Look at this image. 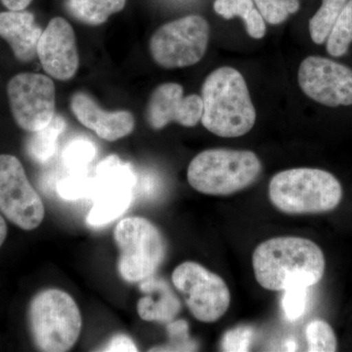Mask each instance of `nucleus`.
<instances>
[{
  "label": "nucleus",
  "mask_w": 352,
  "mask_h": 352,
  "mask_svg": "<svg viewBox=\"0 0 352 352\" xmlns=\"http://www.w3.org/2000/svg\"><path fill=\"white\" fill-rule=\"evenodd\" d=\"M325 264L320 248L302 237L271 238L252 254L256 281L272 292L314 286L323 277Z\"/></svg>",
  "instance_id": "1"
},
{
  "label": "nucleus",
  "mask_w": 352,
  "mask_h": 352,
  "mask_svg": "<svg viewBox=\"0 0 352 352\" xmlns=\"http://www.w3.org/2000/svg\"><path fill=\"white\" fill-rule=\"evenodd\" d=\"M201 122L220 138H240L252 131L256 112L244 76L231 67H220L206 78L201 87Z\"/></svg>",
  "instance_id": "2"
},
{
  "label": "nucleus",
  "mask_w": 352,
  "mask_h": 352,
  "mask_svg": "<svg viewBox=\"0 0 352 352\" xmlns=\"http://www.w3.org/2000/svg\"><path fill=\"white\" fill-rule=\"evenodd\" d=\"M270 198L287 214H315L339 206L342 188L339 180L319 168H291L278 173L270 183Z\"/></svg>",
  "instance_id": "3"
},
{
  "label": "nucleus",
  "mask_w": 352,
  "mask_h": 352,
  "mask_svg": "<svg viewBox=\"0 0 352 352\" xmlns=\"http://www.w3.org/2000/svg\"><path fill=\"white\" fill-rule=\"evenodd\" d=\"M261 171L263 164L254 152L219 148L197 155L189 164L187 180L201 194L227 196L251 186Z\"/></svg>",
  "instance_id": "4"
},
{
  "label": "nucleus",
  "mask_w": 352,
  "mask_h": 352,
  "mask_svg": "<svg viewBox=\"0 0 352 352\" xmlns=\"http://www.w3.org/2000/svg\"><path fill=\"white\" fill-rule=\"evenodd\" d=\"M28 320L32 342L41 351H68L82 331L80 308L62 289H47L36 294L30 302Z\"/></svg>",
  "instance_id": "5"
},
{
  "label": "nucleus",
  "mask_w": 352,
  "mask_h": 352,
  "mask_svg": "<svg viewBox=\"0 0 352 352\" xmlns=\"http://www.w3.org/2000/svg\"><path fill=\"white\" fill-rule=\"evenodd\" d=\"M120 250L118 270L129 283H136L153 276L163 263L166 245L156 226L144 217L122 219L113 231Z\"/></svg>",
  "instance_id": "6"
},
{
  "label": "nucleus",
  "mask_w": 352,
  "mask_h": 352,
  "mask_svg": "<svg viewBox=\"0 0 352 352\" xmlns=\"http://www.w3.org/2000/svg\"><path fill=\"white\" fill-rule=\"evenodd\" d=\"M210 25L200 15H189L166 23L150 39L154 61L164 69L193 66L208 50Z\"/></svg>",
  "instance_id": "7"
},
{
  "label": "nucleus",
  "mask_w": 352,
  "mask_h": 352,
  "mask_svg": "<svg viewBox=\"0 0 352 352\" xmlns=\"http://www.w3.org/2000/svg\"><path fill=\"white\" fill-rule=\"evenodd\" d=\"M173 283L197 320L214 323L228 310L230 291L219 275L194 261H185L173 271Z\"/></svg>",
  "instance_id": "8"
},
{
  "label": "nucleus",
  "mask_w": 352,
  "mask_h": 352,
  "mask_svg": "<svg viewBox=\"0 0 352 352\" xmlns=\"http://www.w3.org/2000/svg\"><path fill=\"white\" fill-rule=\"evenodd\" d=\"M0 212L25 231L41 226L45 208L32 186L24 166L15 156L0 155Z\"/></svg>",
  "instance_id": "9"
},
{
  "label": "nucleus",
  "mask_w": 352,
  "mask_h": 352,
  "mask_svg": "<svg viewBox=\"0 0 352 352\" xmlns=\"http://www.w3.org/2000/svg\"><path fill=\"white\" fill-rule=\"evenodd\" d=\"M9 105L16 124L25 131L47 126L55 113V85L48 76L22 73L7 85Z\"/></svg>",
  "instance_id": "10"
},
{
  "label": "nucleus",
  "mask_w": 352,
  "mask_h": 352,
  "mask_svg": "<svg viewBox=\"0 0 352 352\" xmlns=\"http://www.w3.org/2000/svg\"><path fill=\"white\" fill-rule=\"evenodd\" d=\"M298 80L303 94L322 105H352V69L344 65L324 57L305 58Z\"/></svg>",
  "instance_id": "11"
},
{
  "label": "nucleus",
  "mask_w": 352,
  "mask_h": 352,
  "mask_svg": "<svg viewBox=\"0 0 352 352\" xmlns=\"http://www.w3.org/2000/svg\"><path fill=\"white\" fill-rule=\"evenodd\" d=\"M43 69L58 80H69L78 69L76 34L68 21L55 17L48 23L38 44Z\"/></svg>",
  "instance_id": "12"
},
{
  "label": "nucleus",
  "mask_w": 352,
  "mask_h": 352,
  "mask_svg": "<svg viewBox=\"0 0 352 352\" xmlns=\"http://www.w3.org/2000/svg\"><path fill=\"white\" fill-rule=\"evenodd\" d=\"M146 116L148 124L155 131L164 129L170 122L193 127L203 116V99L196 94L184 96V90L178 83H163L153 91Z\"/></svg>",
  "instance_id": "13"
},
{
  "label": "nucleus",
  "mask_w": 352,
  "mask_h": 352,
  "mask_svg": "<svg viewBox=\"0 0 352 352\" xmlns=\"http://www.w3.org/2000/svg\"><path fill=\"white\" fill-rule=\"evenodd\" d=\"M72 112L78 122L91 129L98 138L117 141L126 138L135 126L133 115L129 111L108 112L99 107L96 101L85 92L78 91L71 98Z\"/></svg>",
  "instance_id": "14"
},
{
  "label": "nucleus",
  "mask_w": 352,
  "mask_h": 352,
  "mask_svg": "<svg viewBox=\"0 0 352 352\" xmlns=\"http://www.w3.org/2000/svg\"><path fill=\"white\" fill-rule=\"evenodd\" d=\"M43 29L29 11L0 12V38L10 45L14 56L20 62H31L38 55V44Z\"/></svg>",
  "instance_id": "15"
},
{
  "label": "nucleus",
  "mask_w": 352,
  "mask_h": 352,
  "mask_svg": "<svg viewBox=\"0 0 352 352\" xmlns=\"http://www.w3.org/2000/svg\"><path fill=\"white\" fill-rule=\"evenodd\" d=\"M144 296L138 300V312L142 320L170 323L182 310V303L166 280L153 276L140 281Z\"/></svg>",
  "instance_id": "16"
},
{
  "label": "nucleus",
  "mask_w": 352,
  "mask_h": 352,
  "mask_svg": "<svg viewBox=\"0 0 352 352\" xmlns=\"http://www.w3.org/2000/svg\"><path fill=\"white\" fill-rule=\"evenodd\" d=\"M98 183V182H97ZM133 189L119 185L100 184L88 212L87 222L92 227H101L119 219L131 207Z\"/></svg>",
  "instance_id": "17"
},
{
  "label": "nucleus",
  "mask_w": 352,
  "mask_h": 352,
  "mask_svg": "<svg viewBox=\"0 0 352 352\" xmlns=\"http://www.w3.org/2000/svg\"><path fill=\"white\" fill-rule=\"evenodd\" d=\"M66 129V122L61 116L55 115L47 126L32 132L28 139L25 150L28 155L38 164L50 162L57 151L58 139Z\"/></svg>",
  "instance_id": "18"
},
{
  "label": "nucleus",
  "mask_w": 352,
  "mask_h": 352,
  "mask_svg": "<svg viewBox=\"0 0 352 352\" xmlns=\"http://www.w3.org/2000/svg\"><path fill=\"white\" fill-rule=\"evenodd\" d=\"M214 8L224 19L230 20L236 16L242 18L248 34L252 38L261 39L265 36V23L254 7V0H215Z\"/></svg>",
  "instance_id": "19"
},
{
  "label": "nucleus",
  "mask_w": 352,
  "mask_h": 352,
  "mask_svg": "<svg viewBox=\"0 0 352 352\" xmlns=\"http://www.w3.org/2000/svg\"><path fill=\"white\" fill-rule=\"evenodd\" d=\"M126 0H66L69 13L76 20L90 25L104 24L113 14L126 6Z\"/></svg>",
  "instance_id": "20"
},
{
  "label": "nucleus",
  "mask_w": 352,
  "mask_h": 352,
  "mask_svg": "<svg viewBox=\"0 0 352 352\" xmlns=\"http://www.w3.org/2000/svg\"><path fill=\"white\" fill-rule=\"evenodd\" d=\"M95 178L100 184L119 185L132 189L138 183V177L131 164L124 163L116 155L105 157L98 164Z\"/></svg>",
  "instance_id": "21"
},
{
  "label": "nucleus",
  "mask_w": 352,
  "mask_h": 352,
  "mask_svg": "<svg viewBox=\"0 0 352 352\" xmlns=\"http://www.w3.org/2000/svg\"><path fill=\"white\" fill-rule=\"evenodd\" d=\"M349 0H323L320 8L309 21V32L312 41L322 44L327 41L329 34L339 18Z\"/></svg>",
  "instance_id": "22"
},
{
  "label": "nucleus",
  "mask_w": 352,
  "mask_h": 352,
  "mask_svg": "<svg viewBox=\"0 0 352 352\" xmlns=\"http://www.w3.org/2000/svg\"><path fill=\"white\" fill-rule=\"evenodd\" d=\"M326 41L329 54L333 57L346 54L352 43V0L346 2Z\"/></svg>",
  "instance_id": "23"
},
{
  "label": "nucleus",
  "mask_w": 352,
  "mask_h": 352,
  "mask_svg": "<svg viewBox=\"0 0 352 352\" xmlns=\"http://www.w3.org/2000/svg\"><path fill=\"white\" fill-rule=\"evenodd\" d=\"M98 190L96 178L90 177L83 173H72L60 180L57 184L58 195L65 201H78L94 199Z\"/></svg>",
  "instance_id": "24"
},
{
  "label": "nucleus",
  "mask_w": 352,
  "mask_h": 352,
  "mask_svg": "<svg viewBox=\"0 0 352 352\" xmlns=\"http://www.w3.org/2000/svg\"><path fill=\"white\" fill-rule=\"evenodd\" d=\"M96 147L87 139H75L65 147L62 160L72 173H82L96 156Z\"/></svg>",
  "instance_id": "25"
},
{
  "label": "nucleus",
  "mask_w": 352,
  "mask_h": 352,
  "mask_svg": "<svg viewBox=\"0 0 352 352\" xmlns=\"http://www.w3.org/2000/svg\"><path fill=\"white\" fill-rule=\"evenodd\" d=\"M308 351L333 352L337 351L338 342L332 327L324 320H314L305 330Z\"/></svg>",
  "instance_id": "26"
},
{
  "label": "nucleus",
  "mask_w": 352,
  "mask_h": 352,
  "mask_svg": "<svg viewBox=\"0 0 352 352\" xmlns=\"http://www.w3.org/2000/svg\"><path fill=\"white\" fill-rule=\"evenodd\" d=\"M254 2L263 19L271 25L281 24L289 14L298 12L300 9L298 0H254Z\"/></svg>",
  "instance_id": "27"
},
{
  "label": "nucleus",
  "mask_w": 352,
  "mask_h": 352,
  "mask_svg": "<svg viewBox=\"0 0 352 352\" xmlns=\"http://www.w3.org/2000/svg\"><path fill=\"white\" fill-rule=\"evenodd\" d=\"M307 288L293 287L284 291L282 308L287 318L295 321L305 314L307 303Z\"/></svg>",
  "instance_id": "28"
},
{
  "label": "nucleus",
  "mask_w": 352,
  "mask_h": 352,
  "mask_svg": "<svg viewBox=\"0 0 352 352\" xmlns=\"http://www.w3.org/2000/svg\"><path fill=\"white\" fill-rule=\"evenodd\" d=\"M170 344L161 347L162 351H194L195 344L189 340L188 324L184 320L171 322L168 325Z\"/></svg>",
  "instance_id": "29"
},
{
  "label": "nucleus",
  "mask_w": 352,
  "mask_h": 352,
  "mask_svg": "<svg viewBox=\"0 0 352 352\" xmlns=\"http://www.w3.org/2000/svg\"><path fill=\"white\" fill-rule=\"evenodd\" d=\"M254 330L250 326H239L226 333L221 342L224 351H249Z\"/></svg>",
  "instance_id": "30"
},
{
  "label": "nucleus",
  "mask_w": 352,
  "mask_h": 352,
  "mask_svg": "<svg viewBox=\"0 0 352 352\" xmlns=\"http://www.w3.org/2000/svg\"><path fill=\"white\" fill-rule=\"evenodd\" d=\"M102 351L110 352L138 351V349L129 336L124 335V333H118L109 340L108 344L103 347Z\"/></svg>",
  "instance_id": "31"
},
{
  "label": "nucleus",
  "mask_w": 352,
  "mask_h": 352,
  "mask_svg": "<svg viewBox=\"0 0 352 352\" xmlns=\"http://www.w3.org/2000/svg\"><path fill=\"white\" fill-rule=\"evenodd\" d=\"M0 1L8 10L19 11L25 10L32 3V0H0Z\"/></svg>",
  "instance_id": "32"
},
{
  "label": "nucleus",
  "mask_w": 352,
  "mask_h": 352,
  "mask_svg": "<svg viewBox=\"0 0 352 352\" xmlns=\"http://www.w3.org/2000/svg\"><path fill=\"white\" fill-rule=\"evenodd\" d=\"M7 236V226L6 220L0 215V247L3 244Z\"/></svg>",
  "instance_id": "33"
}]
</instances>
